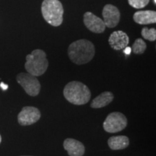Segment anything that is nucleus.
<instances>
[{"label":"nucleus","instance_id":"f03ea898","mask_svg":"<svg viewBox=\"0 0 156 156\" xmlns=\"http://www.w3.org/2000/svg\"><path fill=\"white\" fill-rule=\"evenodd\" d=\"M64 96L69 103L77 106L86 104L89 102L91 93L88 87L79 81H72L64 88Z\"/></svg>","mask_w":156,"mask_h":156},{"label":"nucleus","instance_id":"f257e3e1","mask_svg":"<svg viewBox=\"0 0 156 156\" xmlns=\"http://www.w3.org/2000/svg\"><path fill=\"white\" fill-rule=\"evenodd\" d=\"M95 53L94 45L86 39L73 42L68 48V56L70 60L77 65L88 63L94 57Z\"/></svg>","mask_w":156,"mask_h":156},{"label":"nucleus","instance_id":"9d476101","mask_svg":"<svg viewBox=\"0 0 156 156\" xmlns=\"http://www.w3.org/2000/svg\"><path fill=\"white\" fill-rule=\"evenodd\" d=\"M129 42L128 35L122 30H116L111 34L108 38L109 45L113 49L119 51L124 49Z\"/></svg>","mask_w":156,"mask_h":156},{"label":"nucleus","instance_id":"39448f33","mask_svg":"<svg viewBox=\"0 0 156 156\" xmlns=\"http://www.w3.org/2000/svg\"><path fill=\"white\" fill-rule=\"evenodd\" d=\"M127 125V119L122 113L112 112L107 116L103 122V129L109 133L122 131Z\"/></svg>","mask_w":156,"mask_h":156},{"label":"nucleus","instance_id":"412c9836","mask_svg":"<svg viewBox=\"0 0 156 156\" xmlns=\"http://www.w3.org/2000/svg\"><path fill=\"white\" fill-rule=\"evenodd\" d=\"M153 3L155 5V4H156V0H153Z\"/></svg>","mask_w":156,"mask_h":156},{"label":"nucleus","instance_id":"6e6552de","mask_svg":"<svg viewBox=\"0 0 156 156\" xmlns=\"http://www.w3.org/2000/svg\"><path fill=\"white\" fill-rule=\"evenodd\" d=\"M83 22L86 28L95 34H102L106 30V26L103 20L90 12L84 14Z\"/></svg>","mask_w":156,"mask_h":156},{"label":"nucleus","instance_id":"20e7f679","mask_svg":"<svg viewBox=\"0 0 156 156\" xmlns=\"http://www.w3.org/2000/svg\"><path fill=\"white\" fill-rule=\"evenodd\" d=\"M41 13L45 20L52 26L58 27L63 22L64 8L58 0H44Z\"/></svg>","mask_w":156,"mask_h":156},{"label":"nucleus","instance_id":"4468645a","mask_svg":"<svg viewBox=\"0 0 156 156\" xmlns=\"http://www.w3.org/2000/svg\"><path fill=\"white\" fill-rule=\"evenodd\" d=\"M108 145L113 151L123 150L127 147L129 145V140L128 136L124 135L113 136L108 139Z\"/></svg>","mask_w":156,"mask_h":156},{"label":"nucleus","instance_id":"423d86ee","mask_svg":"<svg viewBox=\"0 0 156 156\" xmlns=\"http://www.w3.org/2000/svg\"><path fill=\"white\" fill-rule=\"evenodd\" d=\"M17 82L26 93L30 96H36L41 90V84L36 76L29 73H20L17 75Z\"/></svg>","mask_w":156,"mask_h":156},{"label":"nucleus","instance_id":"aec40b11","mask_svg":"<svg viewBox=\"0 0 156 156\" xmlns=\"http://www.w3.org/2000/svg\"><path fill=\"white\" fill-rule=\"evenodd\" d=\"M1 142H2V136L0 135V143H1Z\"/></svg>","mask_w":156,"mask_h":156},{"label":"nucleus","instance_id":"f8f14e48","mask_svg":"<svg viewBox=\"0 0 156 156\" xmlns=\"http://www.w3.org/2000/svg\"><path fill=\"white\" fill-rule=\"evenodd\" d=\"M133 19L140 25L154 24L156 23V12L153 10L138 11L134 14Z\"/></svg>","mask_w":156,"mask_h":156},{"label":"nucleus","instance_id":"2eb2a0df","mask_svg":"<svg viewBox=\"0 0 156 156\" xmlns=\"http://www.w3.org/2000/svg\"><path fill=\"white\" fill-rule=\"evenodd\" d=\"M147 45L142 38L136 39L132 46V51L135 54H142L145 51Z\"/></svg>","mask_w":156,"mask_h":156},{"label":"nucleus","instance_id":"1a4fd4ad","mask_svg":"<svg viewBox=\"0 0 156 156\" xmlns=\"http://www.w3.org/2000/svg\"><path fill=\"white\" fill-rule=\"evenodd\" d=\"M103 22L106 26L112 28L119 24L120 20V12L116 7L112 5H106L103 9Z\"/></svg>","mask_w":156,"mask_h":156},{"label":"nucleus","instance_id":"ddd939ff","mask_svg":"<svg viewBox=\"0 0 156 156\" xmlns=\"http://www.w3.org/2000/svg\"><path fill=\"white\" fill-rule=\"evenodd\" d=\"M114 94L112 92H103L93 99L90 103V106L93 108H103L112 102L114 100Z\"/></svg>","mask_w":156,"mask_h":156},{"label":"nucleus","instance_id":"7ed1b4c3","mask_svg":"<svg viewBox=\"0 0 156 156\" xmlns=\"http://www.w3.org/2000/svg\"><path fill=\"white\" fill-rule=\"evenodd\" d=\"M48 67L46 54L43 50L36 49L26 56L25 68L28 73L38 77L46 73Z\"/></svg>","mask_w":156,"mask_h":156},{"label":"nucleus","instance_id":"6ab92c4d","mask_svg":"<svg viewBox=\"0 0 156 156\" xmlns=\"http://www.w3.org/2000/svg\"><path fill=\"white\" fill-rule=\"evenodd\" d=\"M0 86H1V87L3 90H7V88H8V85H5V83H2L1 84H0Z\"/></svg>","mask_w":156,"mask_h":156},{"label":"nucleus","instance_id":"4be33fe9","mask_svg":"<svg viewBox=\"0 0 156 156\" xmlns=\"http://www.w3.org/2000/svg\"><path fill=\"white\" fill-rule=\"evenodd\" d=\"M23 156H25V155H23Z\"/></svg>","mask_w":156,"mask_h":156},{"label":"nucleus","instance_id":"0eeeda50","mask_svg":"<svg viewBox=\"0 0 156 156\" xmlns=\"http://www.w3.org/2000/svg\"><path fill=\"white\" fill-rule=\"evenodd\" d=\"M41 112L34 106L23 107L17 116V121L21 126H28L38 122L41 118Z\"/></svg>","mask_w":156,"mask_h":156},{"label":"nucleus","instance_id":"9b49d317","mask_svg":"<svg viewBox=\"0 0 156 156\" xmlns=\"http://www.w3.org/2000/svg\"><path fill=\"white\" fill-rule=\"evenodd\" d=\"M64 150L69 156H83L85 153V146L81 142L73 138H67L64 141Z\"/></svg>","mask_w":156,"mask_h":156},{"label":"nucleus","instance_id":"f3484780","mask_svg":"<svg viewBox=\"0 0 156 156\" xmlns=\"http://www.w3.org/2000/svg\"><path fill=\"white\" fill-rule=\"evenodd\" d=\"M150 0H128V3L130 6L135 9L144 8L149 4Z\"/></svg>","mask_w":156,"mask_h":156},{"label":"nucleus","instance_id":"a211bd4d","mask_svg":"<svg viewBox=\"0 0 156 156\" xmlns=\"http://www.w3.org/2000/svg\"><path fill=\"white\" fill-rule=\"evenodd\" d=\"M131 51H132V48L130 47H127V46H126V48H124V52L126 54V55H129V54H131Z\"/></svg>","mask_w":156,"mask_h":156},{"label":"nucleus","instance_id":"dca6fc26","mask_svg":"<svg viewBox=\"0 0 156 156\" xmlns=\"http://www.w3.org/2000/svg\"><path fill=\"white\" fill-rule=\"evenodd\" d=\"M141 34L144 38L150 41H155L156 40L155 28H148L147 27H145L142 29Z\"/></svg>","mask_w":156,"mask_h":156}]
</instances>
